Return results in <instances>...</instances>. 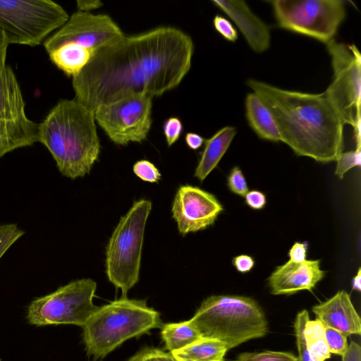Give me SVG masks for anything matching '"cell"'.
<instances>
[{
  "instance_id": "cell-27",
  "label": "cell",
  "mask_w": 361,
  "mask_h": 361,
  "mask_svg": "<svg viewBox=\"0 0 361 361\" xmlns=\"http://www.w3.org/2000/svg\"><path fill=\"white\" fill-rule=\"evenodd\" d=\"M336 161L335 174L341 179L348 171L355 166H360L361 148L356 147L355 150L341 152Z\"/></svg>"
},
{
  "instance_id": "cell-24",
  "label": "cell",
  "mask_w": 361,
  "mask_h": 361,
  "mask_svg": "<svg viewBox=\"0 0 361 361\" xmlns=\"http://www.w3.org/2000/svg\"><path fill=\"white\" fill-rule=\"evenodd\" d=\"M309 313L307 310H302L296 315L294 322V329L298 349V361H313L306 346L304 330L306 322L309 320Z\"/></svg>"
},
{
  "instance_id": "cell-28",
  "label": "cell",
  "mask_w": 361,
  "mask_h": 361,
  "mask_svg": "<svg viewBox=\"0 0 361 361\" xmlns=\"http://www.w3.org/2000/svg\"><path fill=\"white\" fill-rule=\"evenodd\" d=\"M325 337L330 353L342 356L348 348L347 336L343 333L325 326Z\"/></svg>"
},
{
  "instance_id": "cell-22",
  "label": "cell",
  "mask_w": 361,
  "mask_h": 361,
  "mask_svg": "<svg viewBox=\"0 0 361 361\" xmlns=\"http://www.w3.org/2000/svg\"><path fill=\"white\" fill-rule=\"evenodd\" d=\"M161 336L170 353L180 350L202 338L189 320L161 326Z\"/></svg>"
},
{
  "instance_id": "cell-37",
  "label": "cell",
  "mask_w": 361,
  "mask_h": 361,
  "mask_svg": "<svg viewBox=\"0 0 361 361\" xmlns=\"http://www.w3.org/2000/svg\"><path fill=\"white\" fill-rule=\"evenodd\" d=\"M341 357L342 361H361V347L360 344L351 341L345 353Z\"/></svg>"
},
{
  "instance_id": "cell-14",
  "label": "cell",
  "mask_w": 361,
  "mask_h": 361,
  "mask_svg": "<svg viewBox=\"0 0 361 361\" xmlns=\"http://www.w3.org/2000/svg\"><path fill=\"white\" fill-rule=\"evenodd\" d=\"M223 210L214 195L190 185L178 188L171 207L172 218L183 235L209 227Z\"/></svg>"
},
{
  "instance_id": "cell-11",
  "label": "cell",
  "mask_w": 361,
  "mask_h": 361,
  "mask_svg": "<svg viewBox=\"0 0 361 361\" xmlns=\"http://www.w3.org/2000/svg\"><path fill=\"white\" fill-rule=\"evenodd\" d=\"M152 97L134 93L94 109L95 121L116 145L141 142L150 130Z\"/></svg>"
},
{
  "instance_id": "cell-10",
  "label": "cell",
  "mask_w": 361,
  "mask_h": 361,
  "mask_svg": "<svg viewBox=\"0 0 361 361\" xmlns=\"http://www.w3.org/2000/svg\"><path fill=\"white\" fill-rule=\"evenodd\" d=\"M97 283L91 279L73 281L54 292L32 300L27 319L35 326L75 324L82 326L99 307L93 303Z\"/></svg>"
},
{
  "instance_id": "cell-16",
  "label": "cell",
  "mask_w": 361,
  "mask_h": 361,
  "mask_svg": "<svg viewBox=\"0 0 361 361\" xmlns=\"http://www.w3.org/2000/svg\"><path fill=\"white\" fill-rule=\"evenodd\" d=\"M212 2L235 23L254 51L262 53L269 48V28L250 10L245 1L213 0Z\"/></svg>"
},
{
  "instance_id": "cell-33",
  "label": "cell",
  "mask_w": 361,
  "mask_h": 361,
  "mask_svg": "<svg viewBox=\"0 0 361 361\" xmlns=\"http://www.w3.org/2000/svg\"><path fill=\"white\" fill-rule=\"evenodd\" d=\"M215 30L229 42H234L238 39V32L232 23L222 16L216 15L213 19Z\"/></svg>"
},
{
  "instance_id": "cell-34",
  "label": "cell",
  "mask_w": 361,
  "mask_h": 361,
  "mask_svg": "<svg viewBox=\"0 0 361 361\" xmlns=\"http://www.w3.org/2000/svg\"><path fill=\"white\" fill-rule=\"evenodd\" d=\"M246 204L253 209H262L267 204L266 195L261 191L252 190L245 196Z\"/></svg>"
},
{
  "instance_id": "cell-41",
  "label": "cell",
  "mask_w": 361,
  "mask_h": 361,
  "mask_svg": "<svg viewBox=\"0 0 361 361\" xmlns=\"http://www.w3.org/2000/svg\"><path fill=\"white\" fill-rule=\"evenodd\" d=\"M361 269H358L357 274L353 277L352 281L353 290L360 292L361 290Z\"/></svg>"
},
{
  "instance_id": "cell-13",
  "label": "cell",
  "mask_w": 361,
  "mask_h": 361,
  "mask_svg": "<svg viewBox=\"0 0 361 361\" xmlns=\"http://www.w3.org/2000/svg\"><path fill=\"white\" fill-rule=\"evenodd\" d=\"M123 35L120 27L109 16L78 11L72 14L54 35L46 39L44 47L49 53L63 44L73 42L94 53Z\"/></svg>"
},
{
  "instance_id": "cell-32",
  "label": "cell",
  "mask_w": 361,
  "mask_h": 361,
  "mask_svg": "<svg viewBox=\"0 0 361 361\" xmlns=\"http://www.w3.org/2000/svg\"><path fill=\"white\" fill-rule=\"evenodd\" d=\"M183 130V123L177 117H170L164 121L163 130L169 147L173 145L179 139Z\"/></svg>"
},
{
  "instance_id": "cell-4",
  "label": "cell",
  "mask_w": 361,
  "mask_h": 361,
  "mask_svg": "<svg viewBox=\"0 0 361 361\" xmlns=\"http://www.w3.org/2000/svg\"><path fill=\"white\" fill-rule=\"evenodd\" d=\"M160 314L145 300L121 298L99 307L82 328V341L89 356L103 358L124 341L161 326Z\"/></svg>"
},
{
  "instance_id": "cell-25",
  "label": "cell",
  "mask_w": 361,
  "mask_h": 361,
  "mask_svg": "<svg viewBox=\"0 0 361 361\" xmlns=\"http://www.w3.org/2000/svg\"><path fill=\"white\" fill-rule=\"evenodd\" d=\"M235 361H298L290 352L265 350L262 352H244L240 353Z\"/></svg>"
},
{
  "instance_id": "cell-23",
  "label": "cell",
  "mask_w": 361,
  "mask_h": 361,
  "mask_svg": "<svg viewBox=\"0 0 361 361\" xmlns=\"http://www.w3.org/2000/svg\"><path fill=\"white\" fill-rule=\"evenodd\" d=\"M324 329L325 326L317 318L306 322L304 335L307 349L313 361H325L331 357Z\"/></svg>"
},
{
  "instance_id": "cell-1",
  "label": "cell",
  "mask_w": 361,
  "mask_h": 361,
  "mask_svg": "<svg viewBox=\"0 0 361 361\" xmlns=\"http://www.w3.org/2000/svg\"><path fill=\"white\" fill-rule=\"evenodd\" d=\"M192 38L161 26L118 39L97 49L72 78L75 99L94 111L134 93L159 97L176 87L191 67Z\"/></svg>"
},
{
  "instance_id": "cell-17",
  "label": "cell",
  "mask_w": 361,
  "mask_h": 361,
  "mask_svg": "<svg viewBox=\"0 0 361 361\" xmlns=\"http://www.w3.org/2000/svg\"><path fill=\"white\" fill-rule=\"evenodd\" d=\"M312 311L325 326L347 336L361 334L360 317L345 290L338 291L326 301L314 305Z\"/></svg>"
},
{
  "instance_id": "cell-35",
  "label": "cell",
  "mask_w": 361,
  "mask_h": 361,
  "mask_svg": "<svg viewBox=\"0 0 361 361\" xmlns=\"http://www.w3.org/2000/svg\"><path fill=\"white\" fill-rule=\"evenodd\" d=\"M232 263L235 269L243 274L250 271L255 264V259L247 255H240L234 257Z\"/></svg>"
},
{
  "instance_id": "cell-39",
  "label": "cell",
  "mask_w": 361,
  "mask_h": 361,
  "mask_svg": "<svg viewBox=\"0 0 361 361\" xmlns=\"http://www.w3.org/2000/svg\"><path fill=\"white\" fill-rule=\"evenodd\" d=\"M76 5L79 11L90 12L102 7L103 4L99 0H78Z\"/></svg>"
},
{
  "instance_id": "cell-21",
  "label": "cell",
  "mask_w": 361,
  "mask_h": 361,
  "mask_svg": "<svg viewBox=\"0 0 361 361\" xmlns=\"http://www.w3.org/2000/svg\"><path fill=\"white\" fill-rule=\"evenodd\" d=\"M228 350L220 341L202 337L171 353L179 361H224Z\"/></svg>"
},
{
  "instance_id": "cell-30",
  "label": "cell",
  "mask_w": 361,
  "mask_h": 361,
  "mask_svg": "<svg viewBox=\"0 0 361 361\" xmlns=\"http://www.w3.org/2000/svg\"><path fill=\"white\" fill-rule=\"evenodd\" d=\"M128 361H179L170 352L159 348L145 347L137 351Z\"/></svg>"
},
{
  "instance_id": "cell-29",
  "label": "cell",
  "mask_w": 361,
  "mask_h": 361,
  "mask_svg": "<svg viewBox=\"0 0 361 361\" xmlns=\"http://www.w3.org/2000/svg\"><path fill=\"white\" fill-rule=\"evenodd\" d=\"M133 171L139 178L148 183H157L161 178L157 166L146 159L136 161L133 166Z\"/></svg>"
},
{
  "instance_id": "cell-26",
  "label": "cell",
  "mask_w": 361,
  "mask_h": 361,
  "mask_svg": "<svg viewBox=\"0 0 361 361\" xmlns=\"http://www.w3.org/2000/svg\"><path fill=\"white\" fill-rule=\"evenodd\" d=\"M24 233L16 224L0 225V259Z\"/></svg>"
},
{
  "instance_id": "cell-8",
  "label": "cell",
  "mask_w": 361,
  "mask_h": 361,
  "mask_svg": "<svg viewBox=\"0 0 361 361\" xmlns=\"http://www.w3.org/2000/svg\"><path fill=\"white\" fill-rule=\"evenodd\" d=\"M278 26L324 44L334 39L346 15L342 0L270 1Z\"/></svg>"
},
{
  "instance_id": "cell-6",
  "label": "cell",
  "mask_w": 361,
  "mask_h": 361,
  "mask_svg": "<svg viewBox=\"0 0 361 361\" xmlns=\"http://www.w3.org/2000/svg\"><path fill=\"white\" fill-rule=\"evenodd\" d=\"M151 201H135L121 217L106 247L105 268L109 281L121 290L122 297L138 282L145 226Z\"/></svg>"
},
{
  "instance_id": "cell-3",
  "label": "cell",
  "mask_w": 361,
  "mask_h": 361,
  "mask_svg": "<svg viewBox=\"0 0 361 361\" xmlns=\"http://www.w3.org/2000/svg\"><path fill=\"white\" fill-rule=\"evenodd\" d=\"M38 142L51 153L62 176H85L100 154L94 111L75 99L59 101L39 123Z\"/></svg>"
},
{
  "instance_id": "cell-12",
  "label": "cell",
  "mask_w": 361,
  "mask_h": 361,
  "mask_svg": "<svg viewBox=\"0 0 361 361\" xmlns=\"http://www.w3.org/2000/svg\"><path fill=\"white\" fill-rule=\"evenodd\" d=\"M39 123L26 116L22 92L13 70H0V158L38 142Z\"/></svg>"
},
{
  "instance_id": "cell-38",
  "label": "cell",
  "mask_w": 361,
  "mask_h": 361,
  "mask_svg": "<svg viewBox=\"0 0 361 361\" xmlns=\"http://www.w3.org/2000/svg\"><path fill=\"white\" fill-rule=\"evenodd\" d=\"M185 140L188 147L193 150L200 148L205 141L200 135L192 132L185 134Z\"/></svg>"
},
{
  "instance_id": "cell-20",
  "label": "cell",
  "mask_w": 361,
  "mask_h": 361,
  "mask_svg": "<svg viewBox=\"0 0 361 361\" xmlns=\"http://www.w3.org/2000/svg\"><path fill=\"white\" fill-rule=\"evenodd\" d=\"M48 54L50 60L58 68L73 78L87 66L94 52L75 43L67 42Z\"/></svg>"
},
{
  "instance_id": "cell-2",
  "label": "cell",
  "mask_w": 361,
  "mask_h": 361,
  "mask_svg": "<svg viewBox=\"0 0 361 361\" xmlns=\"http://www.w3.org/2000/svg\"><path fill=\"white\" fill-rule=\"evenodd\" d=\"M247 85L271 113L281 141L295 154L336 161L343 152L344 123L324 92L288 90L255 79Z\"/></svg>"
},
{
  "instance_id": "cell-40",
  "label": "cell",
  "mask_w": 361,
  "mask_h": 361,
  "mask_svg": "<svg viewBox=\"0 0 361 361\" xmlns=\"http://www.w3.org/2000/svg\"><path fill=\"white\" fill-rule=\"evenodd\" d=\"M8 44L6 41L4 36L0 34V70H1L6 64L7 48Z\"/></svg>"
},
{
  "instance_id": "cell-18",
  "label": "cell",
  "mask_w": 361,
  "mask_h": 361,
  "mask_svg": "<svg viewBox=\"0 0 361 361\" xmlns=\"http://www.w3.org/2000/svg\"><path fill=\"white\" fill-rule=\"evenodd\" d=\"M235 127L227 126L205 140L204 149L195 170L194 176L200 181L216 167L236 135Z\"/></svg>"
},
{
  "instance_id": "cell-19",
  "label": "cell",
  "mask_w": 361,
  "mask_h": 361,
  "mask_svg": "<svg viewBox=\"0 0 361 361\" xmlns=\"http://www.w3.org/2000/svg\"><path fill=\"white\" fill-rule=\"evenodd\" d=\"M245 115L249 126L259 138L271 142L281 141L271 113L255 92L246 96Z\"/></svg>"
},
{
  "instance_id": "cell-15",
  "label": "cell",
  "mask_w": 361,
  "mask_h": 361,
  "mask_svg": "<svg viewBox=\"0 0 361 361\" xmlns=\"http://www.w3.org/2000/svg\"><path fill=\"white\" fill-rule=\"evenodd\" d=\"M324 276L319 259L289 260L276 268L268 278V284L273 295H292L305 290L312 291Z\"/></svg>"
},
{
  "instance_id": "cell-31",
  "label": "cell",
  "mask_w": 361,
  "mask_h": 361,
  "mask_svg": "<svg viewBox=\"0 0 361 361\" xmlns=\"http://www.w3.org/2000/svg\"><path fill=\"white\" fill-rule=\"evenodd\" d=\"M227 185L230 191L241 197H245L249 191L245 176L238 166L231 170L227 178Z\"/></svg>"
},
{
  "instance_id": "cell-9",
  "label": "cell",
  "mask_w": 361,
  "mask_h": 361,
  "mask_svg": "<svg viewBox=\"0 0 361 361\" xmlns=\"http://www.w3.org/2000/svg\"><path fill=\"white\" fill-rule=\"evenodd\" d=\"M326 48L331 56L334 77L324 92L344 125L354 132L361 124V56L355 44L333 39Z\"/></svg>"
},
{
  "instance_id": "cell-36",
  "label": "cell",
  "mask_w": 361,
  "mask_h": 361,
  "mask_svg": "<svg viewBox=\"0 0 361 361\" xmlns=\"http://www.w3.org/2000/svg\"><path fill=\"white\" fill-rule=\"evenodd\" d=\"M307 245L306 243L295 242L288 252L290 260L301 262L306 260Z\"/></svg>"
},
{
  "instance_id": "cell-5",
  "label": "cell",
  "mask_w": 361,
  "mask_h": 361,
  "mask_svg": "<svg viewBox=\"0 0 361 361\" xmlns=\"http://www.w3.org/2000/svg\"><path fill=\"white\" fill-rule=\"evenodd\" d=\"M189 321L202 337L220 341L228 350L262 338L268 332L263 310L257 301L245 296L211 295Z\"/></svg>"
},
{
  "instance_id": "cell-7",
  "label": "cell",
  "mask_w": 361,
  "mask_h": 361,
  "mask_svg": "<svg viewBox=\"0 0 361 361\" xmlns=\"http://www.w3.org/2000/svg\"><path fill=\"white\" fill-rule=\"evenodd\" d=\"M68 18L67 12L50 0H0V34L8 45H39Z\"/></svg>"
}]
</instances>
